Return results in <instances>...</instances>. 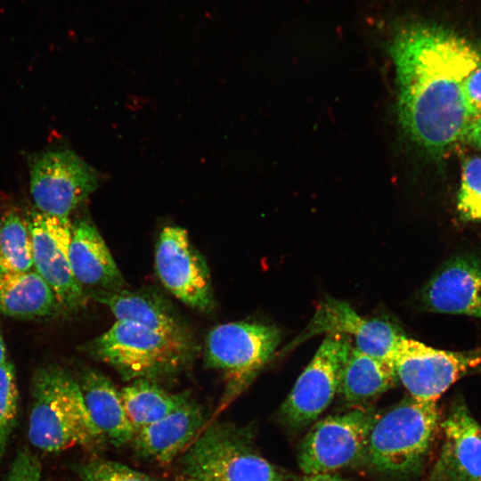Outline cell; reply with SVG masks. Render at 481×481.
Here are the masks:
<instances>
[{"instance_id":"obj_24","label":"cell","mask_w":481,"mask_h":481,"mask_svg":"<svg viewBox=\"0 0 481 481\" xmlns=\"http://www.w3.org/2000/svg\"><path fill=\"white\" fill-rule=\"evenodd\" d=\"M19 392L13 364H0V464L17 422Z\"/></svg>"},{"instance_id":"obj_17","label":"cell","mask_w":481,"mask_h":481,"mask_svg":"<svg viewBox=\"0 0 481 481\" xmlns=\"http://www.w3.org/2000/svg\"><path fill=\"white\" fill-rule=\"evenodd\" d=\"M69 257L76 280L84 288L118 290L124 279L95 225L87 218L71 226Z\"/></svg>"},{"instance_id":"obj_10","label":"cell","mask_w":481,"mask_h":481,"mask_svg":"<svg viewBox=\"0 0 481 481\" xmlns=\"http://www.w3.org/2000/svg\"><path fill=\"white\" fill-rule=\"evenodd\" d=\"M99 182L96 170L69 150L41 155L30 169V192L37 210L61 218H68Z\"/></svg>"},{"instance_id":"obj_27","label":"cell","mask_w":481,"mask_h":481,"mask_svg":"<svg viewBox=\"0 0 481 481\" xmlns=\"http://www.w3.org/2000/svg\"><path fill=\"white\" fill-rule=\"evenodd\" d=\"M4 481H43L41 464L37 457L26 447L20 449Z\"/></svg>"},{"instance_id":"obj_2","label":"cell","mask_w":481,"mask_h":481,"mask_svg":"<svg viewBox=\"0 0 481 481\" xmlns=\"http://www.w3.org/2000/svg\"><path fill=\"white\" fill-rule=\"evenodd\" d=\"M31 388L28 436L34 447L52 453L76 445L95 450L105 444L86 407L77 381L64 369L39 368Z\"/></svg>"},{"instance_id":"obj_21","label":"cell","mask_w":481,"mask_h":481,"mask_svg":"<svg viewBox=\"0 0 481 481\" xmlns=\"http://www.w3.org/2000/svg\"><path fill=\"white\" fill-rule=\"evenodd\" d=\"M397 379L390 363L352 346L341 372L338 392L348 403H363L393 387Z\"/></svg>"},{"instance_id":"obj_28","label":"cell","mask_w":481,"mask_h":481,"mask_svg":"<svg viewBox=\"0 0 481 481\" xmlns=\"http://www.w3.org/2000/svg\"><path fill=\"white\" fill-rule=\"evenodd\" d=\"M462 95L470 119L481 115V65L473 69L465 78Z\"/></svg>"},{"instance_id":"obj_1","label":"cell","mask_w":481,"mask_h":481,"mask_svg":"<svg viewBox=\"0 0 481 481\" xmlns=\"http://www.w3.org/2000/svg\"><path fill=\"white\" fill-rule=\"evenodd\" d=\"M398 89L399 121L408 136L432 153L463 140L469 122L462 86L481 65L464 41L419 25L400 28L390 45Z\"/></svg>"},{"instance_id":"obj_26","label":"cell","mask_w":481,"mask_h":481,"mask_svg":"<svg viewBox=\"0 0 481 481\" xmlns=\"http://www.w3.org/2000/svg\"><path fill=\"white\" fill-rule=\"evenodd\" d=\"M81 481H159L123 463L108 460H92L75 467Z\"/></svg>"},{"instance_id":"obj_8","label":"cell","mask_w":481,"mask_h":481,"mask_svg":"<svg viewBox=\"0 0 481 481\" xmlns=\"http://www.w3.org/2000/svg\"><path fill=\"white\" fill-rule=\"evenodd\" d=\"M352 346V339L344 334L326 335L281 407V417L288 426L304 428L328 408L338 391Z\"/></svg>"},{"instance_id":"obj_29","label":"cell","mask_w":481,"mask_h":481,"mask_svg":"<svg viewBox=\"0 0 481 481\" xmlns=\"http://www.w3.org/2000/svg\"><path fill=\"white\" fill-rule=\"evenodd\" d=\"M464 139L481 149V115L469 122Z\"/></svg>"},{"instance_id":"obj_5","label":"cell","mask_w":481,"mask_h":481,"mask_svg":"<svg viewBox=\"0 0 481 481\" xmlns=\"http://www.w3.org/2000/svg\"><path fill=\"white\" fill-rule=\"evenodd\" d=\"M182 477L197 481H281L278 470L229 423L204 428L180 458Z\"/></svg>"},{"instance_id":"obj_7","label":"cell","mask_w":481,"mask_h":481,"mask_svg":"<svg viewBox=\"0 0 481 481\" xmlns=\"http://www.w3.org/2000/svg\"><path fill=\"white\" fill-rule=\"evenodd\" d=\"M379 414L355 409L319 420L301 443L298 464L306 475L331 473L364 458Z\"/></svg>"},{"instance_id":"obj_20","label":"cell","mask_w":481,"mask_h":481,"mask_svg":"<svg viewBox=\"0 0 481 481\" xmlns=\"http://www.w3.org/2000/svg\"><path fill=\"white\" fill-rule=\"evenodd\" d=\"M61 308L53 290L35 269L0 274V313L26 320L58 316Z\"/></svg>"},{"instance_id":"obj_32","label":"cell","mask_w":481,"mask_h":481,"mask_svg":"<svg viewBox=\"0 0 481 481\" xmlns=\"http://www.w3.org/2000/svg\"><path fill=\"white\" fill-rule=\"evenodd\" d=\"M179 481H197V480H193V479H190V478H186V477H182L179 479Z\"/></svg>"},{"instance_id":"obj_9","label":"cell","mask_w":481,"mask_h":481,"mask_svg":"<svg viewBox=\"0 0 481 481\" xmlns=\"http://www.w3.org/2000/svg\"><path fill=\"white\" fill-rule=\"evenodd\" d=\"M480 363L481 354L477 351H445L405 337L398 342L391 360L397 379L420 401H436Z\"/></svg>"},{"instance_id":"obj_13","label":"cell","mask_w":481,"mask_h":481,"mask_svg":"<svg viewBox=\"0 0 481 481\" xmlns=\"http://www.w3.org/2000/svg\"><path fill=\"white\" fill-rule=\"evenodd\" d=\"M320 333L344 334L355 340V347L361 352L390 363L404 337L390 322L364 318L346 302L331 298L319 305L306 329L289 348Z\"/></svg>"},{"instance_id":"obj_16","label":"cell","mask_w":481,"mask_h":481,"mask_svg":"<svg viewBox=\"0 0 481 481\" xmlns=\"http://www.w3.org/2000/svg\"><path fill=\"white\" fill-rule=\"evenodd\" d=\"M204 423L201 406L189 399L161 420L135 431L130 444L136 456L167 465L191 443Z\"/></svg>"},{"instance_id":"obj_15","label":"cell","mask_w":481,"mask_h":481,"mask_svg":"<svg viewBox=\"0 0 481 481\" xmlns=\"http://www.w3.org/2000/svg\"><path fill=\"white\" fill-rule=\"evenodd\" d=\"M444 439L428 481H481V426L462 402L443 422Z\"/></svg>"},{"instance_id":"obj_14","label":"cell","mask_w":481,"mask_h":481,"mask_svg":"<svg viewBox=\"0 0 481 481\" xmlns=\"http://www.w3.org/2000/svg\"><path fill=\"white\" fill-rule=\"evenodd\" d=\"M420 300L435 313L481 317V260H449L424 285Z\"/></svg>"},{"instance_id":"obj_4","label":"cell","mask_w":481,"mask_h":481,"mask_svg":"<svg viewBox=\"0 0 481 481\" xmlns=\"http://www.w3.org/2000/svg\"><path fill=\"white\" fill-rule=\"evenodd\" d=\"M94 359L112 366L125 380L156 379L178 372L192 360L191 338L165 335L116 321L104 333L83 346Z\"/></svg>"},{"instance_id":"obj_30","label":"cell","mask_w":481,"mask_h":481,"mask_svg":"<svg viewBox=\"0 0 481 481\" xmlns=\"http://www.w3.org/2000/svg\"><path fill=\"white\" fill-rule=\"evenodd\" d=\"M297 481H344L339 476L331 473L306 475Z\"/></svg>"},{"instance_id":"obj_31","label":"cell","mask_w":481,"mask_h":481,"mask_svg":"<svg viewBox=\"0 0 481 481\" xmlns=\"http://www.w3.org/2000/svg\"><path fill=\"white\" fill-rule=\"evenodd\" d=\"M6 349L0 327V364L6 361Z\"/></svg>"},{"instance_id":"obj_12","label":"cell","mask_w":481,"mask_h":481,"mask_svg":"<svg viewBox=\"0 0 481 481\" xmlns=\"http://www.w3.org/2000/svg\"><path fill=\"white\" fill-rule=\"evenodd\" d=\"M29 226L33 245L34 269L53 290L64 311H77L87 295L76 280L69 257L71 226L69 218L31 212Z\"/></svg>"},{"instance_id":"obj_25","label":"cell","mask_w":481,"mask_h":481,"mask_svg":"<svg viewBox=\"0 0 481 481\" xmlns=\"http://www.w3.org/2000/svg\"><path fill=\"white\" fill-rule=\"evenodd\" d=\"M457 210L464 221H481V157L463 162Z\"/></svg>"},{"instance_id":"obj_23","label":"cell","mask_w":481,"mask_h":481,"mask_svg":"<svg viewBox=\"0 0 481 481\" xmlns=\"http://www.w3.org/2000/svg\"><path fill=\"white\" fill-rule=\"evenodd\" d=\"M34 269L33 245L28 219L15 210L0 217V274Z\"/></svg>"},{"instance_id":"obj_19","label":"cell","mask_w":481,"mask_h":481,"mask_svg":"<svg viewBox=\"0 0 481 481\" xmlns=\"http://www.w3.org/2000/svg\"><path fill=\"white\" fill-rule=\"evenodd\" d=\"M92 296L107 306L117 321L136 324L165 335L191 338L183 324L156 296L141 291L94 290Z\"/></svg>"},{"instance_id":"obj_18","label":"cell","mask_w":481,"mask_h":481,"mask_svg":"<svg viewBox=\"0 0 481 481\" xmlns=\"http://www.w3.org/2000/svg\"><path fill=\"white\" fill-rule=\"evenodd\" d=\"M77 381L89 415L106 442L116 447L130 444L135 430L112 381L91 368L83 369Z\"/></svg>"},{"instance_id":"obj_11","label":"cell","mask_w":481,"mask_h":481,"mask_svg":"<svg viewBox=\"0 0 481 481\" xmlns=\"http://www.w3.org/2000/svg\"><path fill=\"white\" fill-rule=\"evenodd\" d=\"M156 273L176 298L194 309H212L210 272L202 255L179 226H166L159 233L155 251Z\"/></svg>"},{"instance_id":"obj_6","label":"cell","mask_w":481,"mask_h":481,"mask_svg":"<svg viewBox=\"0 0 481 481\" xmlns=\"http://www.w3.org/2000/svg\"><path fill=\"white\" fill-rule=\"evenodd\" d=\"M280 342L277 327L258 322H228L208 332L204 351L206 365L222 371L225 380L218 412L249 386Z\"/></svg>"},{"instance_id":"obj_3","label":"cell","mask_w":481,"mask_h":481,"mask_svg":"<svg viewBox=\"0 0 481 481\" xmlns=\"http://www.w3.org/2000/svg\"><path fill=\"white\" fill-rule=\"evenodd\" d=\"M436 402L409 396L379 415L364 454L372 469L397 478L414 477L420 472L438 424Z\"/></svg>"},{"instance_id":"obj_22","label":"cell","mask_w":481,"mask_h":481,"mask_svg":"<svg viewBox=\"0 0 481 481\" xmlns=\"http://www.w3.org/2000/svg\"><path fill=\"white\" fill-rule=\"evenodd\" d=\"M119 394L135 432L161 420L190 399L185 393L170 394L147 379L132 380Z\"/></svg>"}]
</instances>
